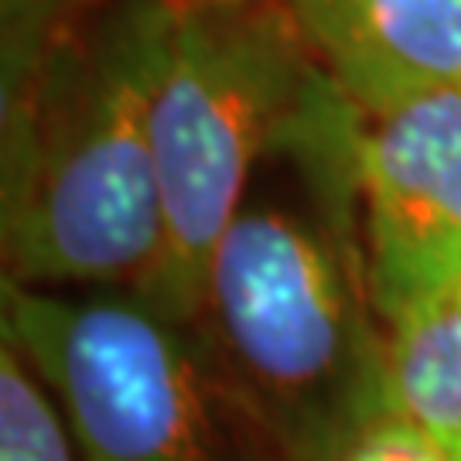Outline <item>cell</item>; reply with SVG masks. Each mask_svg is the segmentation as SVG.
I'll use <instances>...</instances> for the list:
<instances>
[{"mask_svg":"<svg viewBox=\"0 0 461 461\" xmlns=\"http://www.w3.org/2000/svg\"><path fill=\"white\" fill-rule=\"evenodd\" d=\"M171 0H4V280L140 294L161 243L150 96Z\"/></svg>","mask_w":461,"mask_h":461,"instance_id":"6da1fadb","label":"cell"},{"mask_svg":"<svg viewBox=\"0 0 461 461\" xmlns=\"http://www.w3.org/2000/svg\"><path fill=\"white\" fill-rule=\"evenodd\" d=\"M363 116L294 148V198H249L219 240L198 331L277 461H342L390 417L369 301L356 148Z\"/></svg>","mask_w":461,"mask_h":461,"instance_id":"7a4b0ae2","label":"cell"},{"mask_svg":"<svg viewBox=\"0 0 461 461\" xmlns=\"http://www.w3.org/2000/svg\"><path fill=\"white\" fill-rule=\"evenodd\" d=\"M352 116L280 0L175 4L154 96L150 148L165 243L140 297L195 325L219 240L260 161Z\"/></svg>","mask_w":461,"mask_h":461,"instance_id":"3957f363","label":"cell"},{"mask_svg":"<svg viewBox=\"0 0 461 461\" xmlns=\"http://www.w3.org/2000/svg\"><path fill=\"white\" fill-rule=\"evenodd\" d=\"M4 339L62 403L83 461H277L198 325L127 291L66 297L4 280Z\"/></svg>","mask_w":461,"mask_h":461,"instance_id":"277c9868","label":"cell"},{"mask_svg":"<svg viewBox=\"0 0 461 461\" xmlns=\"http://www.w3.org/2000/svg\"><path fill=\"white\" fill-rule=\"evenodd\" d=\"M356 182L369 301L393 329L461 287V89L363 116Z\"/></svg>","mask_w":461,"mask_h":461,"instance_id":"5b68a950","label":"cell"},{"mask_svg":"<svg viewBox=\"0 0 461 461\" xmlns=\"http://www.w3.org/2000/svg\"><path fill=\"white\" fill-rule=\"evenodd\" d=\"M335 89L363 116L461 89V0H280Z\"/></svg>","mask_w":461,"mask_h":461,"instance_id":"8992f818","label":"cell"},{"mask_svg":"<svg viewBox=\"0 0 461 461\" xmlns=\"http://www.w3.org/2000/svg\"><path fill=\"white\" fill-rule=\"evenodd\" d=\"M390 413L461 461V287L386 329Z\"/></svg>","mask_w":461,"mask_h":461,"instance_id":"52a82bcc","label":"cell"},{"mask_svg":"<svg viewBox=\"0 0 461 461\" xmlns=\"http://www.w3.org/2000/svg\"><path fill=\"white\" fill-rule=\"evenodd\" d=\"M0 461H83L49 383L0 335Z\"/></svg>","mask_w":461,"mask_h":461,"instance_id":"ba28073f","label":"cell"},{"mask_svg":"<svg viewBox=\"0 0 461 461\" xmlns=\"http://www.w3.org/2000/svg\"><path fill=\"white\" fill-rule=\"evenodd\" d=\"M342 461H458L403 417H383L346 451Z\"/></svg>","mask_w":461,"mask_h":461,"instance_id":"9c48e42d","label":"cell"},{"mask_svg":"<svg viewBox=\"0 0 461 461\" xmlns=\"http://www.w3.org/2000/svg\"><path fill=\"white\" fill-rule=\"evenodd\" d=\"M171 4H195V0H171Z\"/></svg>","mask_w":461,"mask_h":461,"instance_id":"30bf717a","label":"cell"}]
</instances>
